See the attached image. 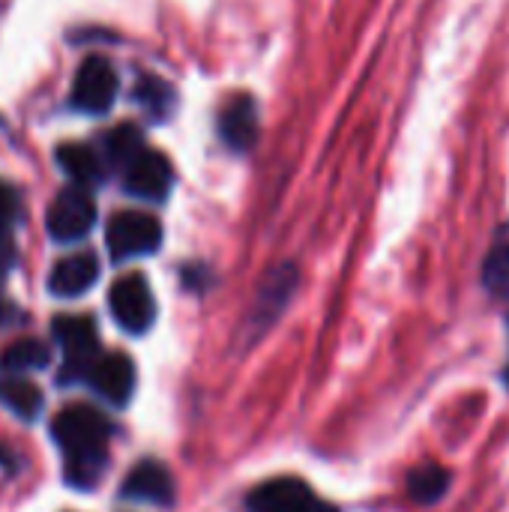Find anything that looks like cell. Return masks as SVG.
Wrapping results in <instances>:
<instances>
[{
	"mask_svg": "<svg viewBox=\"0 0 509 512\" xmlns=\"http://www.w3.org/2000/svg\"><path fill=\"white\" fill-rule=\"evenodd\" d=\"M57 162L75 180V186H90L102 180V156L87 144H63L57 150Z\"/></svg>",
	"mask_w": 509,
	"mask_h": 512,
	"instance_id": "13",
	"label": "cell"
},
{
	"mask_svg": "<svg viewBox=\"0 0 509 512\" xmlns=\"http://www.w3.org/2000/svg\"><path fill=\"white\" fill-rule=\"evenodd\" d=\"M54 339L63 351V381L87 378L99 357V336L93 321L81 315H60L54 321Z\"/></svg>",
	"mask_w": 509,
	"mask_h": 512,
	"instance_id": "4",
	"label": "cell"
},
{
	"mask_svg": "<svg viewBox=\"0 0 509 512\" xmlns=\"http://www.w3.org/2000/svg\"><path fill=\"white\" fill-rule=\"evenodd\" d=\"M99 276V261L93 252H75V255H66L60 258L54 267H51V276H48V291L60 300H72V297H81L84 291L93 288Z\"/></svg>",
	"mask_w": 509,
	"mask_h": 512,
	"instance_id": "10",
	"label": "cell"
},
{
	"mask_svg": "<svg viewBox=\"0 0 509 512\" xmlns=\"http://www.w3.org/2000/svg\"><path fill=\"white\" fill-rule=\"evenodd\" d=\"M51 360V348L39 339H18L9 348L0 351V369L21 375V372H39Z\"/></svg>",
	"mask_w": 509,
	"mask_h": 512,
	"instance_id": "14",
	"label": "cell"
},
{
	"mask_svg": "<svg viewBox=\"0 0 509 512\" xmlns=\"http://www.w3.org/2000/svg\"><path fill=\"white\" fill-rule=\"evenodd\" d=\"M219 132L231 150H249L258 135V108L249 96H237L219 117Z\"/></svg>",
	"mask_w": 509,
	"mask_h": 512,
	"instance_id": "12",
	"label": "cell"
},
{
	"mask_svg": "<svg viewBox=\"0 0 509 512\" xmlns=\"http://www.w3.org/2000/svg\"><path fill=\"white\" fill-rule=\"evenodd\" d=\"M141 147H144L141 144V132L135 126H120V129H114V132L105 135V153L117 165H126Z\"/></svg>",
	"mask_w": 509,
	"mask_h": 512,
	"instance_id": "19",
	"label": "cell"
},
{
	"mask_svg": "<svg viewBox=\"0 0 509 512\" xmlns=\"http://www.w3.org/2000/svg\"><path fill=\"white\" fill-rule=\"evenodd\" d=\"M108 306H111V315L120 324V330H126L132 336L147 333L156 321V300L150 294V285L138 273H126L111 285Z\"/></svg>",
	"mask_w": 509,
	"mask_h": 512,
	"instance_id": "3",
	"label": "cell"
},
{
	"mask_svg": "<svg viewBox=\"0 0 509 512\" xmlns=\"http://www.w3.org/2000/svg\"><path fill=\"white\" fill-rule=\"evenodd\" d=\"M96 225V204L84 186L63 189L48 207V234L57 243H75Z\"/></svg>",
	"mask_w": 509,
	"mask_h": 512,
	"instance_id": "5",
	"label": "cell"
},
{
	"mask_svg": "<svg viewBox=\"0 0 509 512\" xmlns=\"http://www.w3.org/2000/svg\"><path fill=\"white\" fill-rule=\"evenodd\" d=\"M12 216H15V198L9 189L0 186V276L15 261V240H12Z\"/></svg>",
	"mask_w": 509,
	"mask_h": 512,
	"instance_id": "18",
	"label": "cell"
},
{
	"mask_svg": "<svg viewBox=\"0 0 509 512\" xmlns=\"http://www.w3.org/2000/svg\"><path fill=\"white\" fill-rule=\"evenodd\" d=\"M120 492L126 501H138V504H156V507L174 504V480L159 462H138L123 480Z\"/></svg>",
	"mask_w": 509,
	"mask_h": 512,
	"instance_id": "11",
	"label": "cell"
},
{
	"mask_svg": "<svg viewBox=\"0 0 509 512\" xmlns=\"http://www.w3.org/2000/svg\"><path fill=\"white\" fill-rule=\"evenodd\" d=\"M171 162L156 153L141 147L129 162H126V192L144 201H165L168 189H171Z\"/></svg>",
	"mask_w": 509,
	"mask_h": 512,
	"instance_id": "7",
	"label": "cell"
},
{
	"mask_svg": "<svg viewBox=\"0 0 509 512\" xmlns=\"http://www.w3.org/2000/svg\"><path fill=\"white\" fill-rule=\"evenodd\" d=\"M483 282L492 294H509V222L498 231L489 255H486V267H483Z\"/></svg>",
	"mask_w": 509,
	"mask_h": 512,
	"instance_id": "17",
	"label": "cell"
},
{
	"mask_svg": "<svg viewBox=\"0 0 509 512\" xmlns=\"http://www.w3.org/2000/svg\"><path fill=\"white\" fill-rule=\"evenodd\" d=\"M117 99V72L105 57H87L72 84V105L84 114H105Z\"/></svg>",
	"mask_w": 509,
	"mask_h": 512,
	"instance_id": "6",
	"label": "cell"
},
{
	"mask_svg": "<svg viewBox=\"0 0 509 512\" xmlns=\"http://www.w3.org/2000/svg\"><path fill=\"white\" fill-rule=\"evenodd\" d=\"M504 384H507V390H509V363H507V369H504Z\"/></svg>",
	"mask_w": 509,
	"mask_h": 512,
	"instance_id": "22",
	"label": "cell"
},
{
	"mask_svg": "<svg viewBox=\"0 0 509 512\" xmlns=\"http://www.w3.org/2000/svg\"><path fill=\"white\" fill-rule=\"evenodd\" d=\"M138 102L147 108V111H153V114H165L168 111V105H171V90H168V84H162L159 78H144L141 84H138Z\"/></svg>",
	"mask_w": 509,
	"mask_h": 512,
	"instance_id": "20",
	"label": "cell"
},
{
	"mask_svg": "<svg viewBox=\"0 0 509 512\" xmlns=\"http://www.w3.org/2000/svg\"><path fill=\"white\" fill-rule=\"evenodd\" d=\"M315 504L312 489L297 477H276L261 483L249 498V512H306Z\"/></svg>",
	"mask_w": 509,
	"mask_h": 512,
	"instance_id": "9",
	"label": "cell"
},
{
	"mask_svg": "<svg viewBox=\"0 0 509 512\" xmlns=\"http://www.w3.org/2000/svg\"><path fill=\"white\" fill-rule=\"evenodd\" d=\"M450 489V471H444L441 465H420L408 474V495L411 501L432 507L438 504Z\"/></svg>",
	"mask_w": 509,
	"mask_h": 512,
	"instance_id": "15",
	"label": "cell"
},
{
	"mask_svg": "<svg viewBox=\"0 0 509 512\" xmlns=\"http://www.w3.org/2000/svg\"><path fill=\"white\" fill-rule=\"evenodd\" d=\"M51 435L63 450L66 483L81 492L93 489L105 477L111 423L90 405H69L54 417Z\"/></svg>",
	"mask_w": 509,
	"mask_h": 512,
	"instance_id": "1",
	"label": "cell"
},
{
	"mask_svg": "<svg viewBox=\"0 0 509 512\" xmlns=\"http://www.w3.org/2000/svg\"><path fill=\"white\" fill-rule=\"evenodd\" d=\"M306 512H336V510H333V507H327V504H318V501H315V504H312Z\"/></svg>",
	"mask_w": 509,
	"mask_h": 512,
	"instance_id": "21",
	"label": "cell"
},
{
	"mask_svg": "<svg viewBox=\"0 0 509 512\" xmlns=\"http://www.w3.org/2000/svg\"><path fill=\"white\" fill-rule=\"evenodd\" d=\"M105 402L123 408L135 393V363L126 354H99L84 378Z\"/></svg>",
	"mask_w": 509,
	"mask_h": 512,
	"instance_id": "8",
	"label": "cell"
},
{
	"mask_svg": "<svg viewBox=\"0 0 509 512\" xmlns=\"http://www.w3.org/2000/svg\"><path fill=\"white\" fill-rule=\"evenodd\" d=\"M0 402L21 420H36L45 405L39 387L30 381H21V378H9L0 384Z\"/></svg>",
	"mask_w": 509,
	"mask_h": 512,
	"instance_id": "16",
	"label": "cell"
},
{
	"mask_svg": "<svg viewBox=\"0 0 509 512\" xmlns=\"http://www.w3.org/2000/svg\"><path fill=\"white\" fill-rule=\"evenodd\" d=\"M105 243H108V252L114 261L153 255L162 246V225L150 213L126 210V213L111 216V222L105 228Z\"/></svg>",
	"mask_w": 509,
	"mask_h": 512,
	"instance_id": "2",
	"label": "cell"
}]
</instances>
